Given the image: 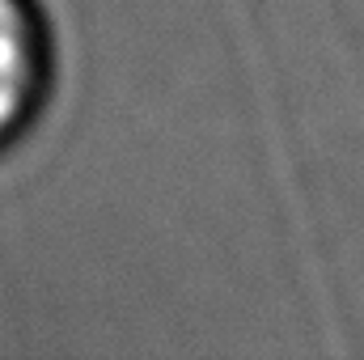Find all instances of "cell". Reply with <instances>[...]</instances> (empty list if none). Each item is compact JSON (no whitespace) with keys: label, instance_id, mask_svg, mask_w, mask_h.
Segmentation results:
<instances>
[{"label":"cell","instance_id":"6da1fadb","mask_svg":"<svg viewBox=\"0 0 364 360\" xmlns=\"http://www.w3.org/2000/svg\"><path fill=\"white\" fill-rule=\"evenodd\" d=\"M51 85V30L34 0H0V153L38 119Z\"/></svg>","mask_w":364,"mask_h":360}]
</instances>
